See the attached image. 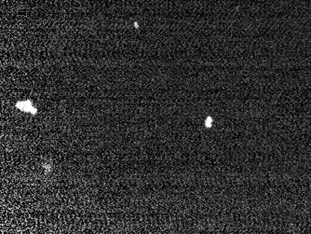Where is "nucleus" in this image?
<instances>
[{
	"label": "nucleus",
	"mask_w": 311,
	"mask_h": 234,
	"mask_svg": "<svg viewBox=\"0 0 311 234\" xmlns=\"http://www.w3.org/2000/svg\"><path fill=\"white\" fill-rule=\"evenodd\" d=\"M212 124H213V120H212V118H210L209 117V118H207L206 120H205V126L210 128V127L212 126Z\"/></svg>",
	"instance_id": "2"
},
{
	"label": "nucleus",
	"mask_w": 311,
	"mask_h": 234,
	"mask_svg": "<svg viewBox=\"0 0 311 234\" xmlns=\"http://www.w3.org/2000/svg\"><path fill=\"white\" fill-rule=\"evenodd\" d=\"M16 108L18 109H21L23 111L25 112H29L31 114L36 115L38 112V109L34 108L33 106L32 102L30 100H26V101H21V102H18L16 104Z\"/></svg>",
	"instance_id": "1"
}]
</instances>
